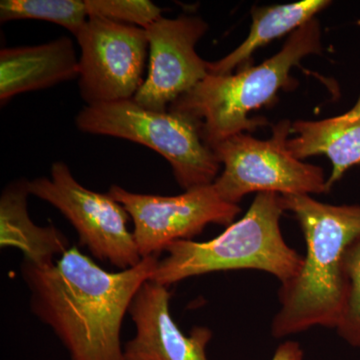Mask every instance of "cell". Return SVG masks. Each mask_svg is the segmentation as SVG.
I'll list each match as a JSON object with an SVG mask.
<instances>
[{"label": "cell", "mask_w": 360, "mask_h": 360, "mask_svg": "<svg viewBox=\"0 0 360 360\" xmlns=\"http://www.w3.org/2000/svg\"><path fill=\"white\" fill-rule=\"evenodd\" d=\"M158 260L142 258L132 269L108 272L71 246L45 266L23 259L20 274L32 293L33 314L51 328L70 360H125L123 319Z\"/></svg>", "instance_id": "1"}, {"label": "cell", "mask_w": 360, "mask_h": 360, "mask_svg": "<svg viewBox=\"0 0 360 360\" xmlns=\"http://www.w3.org/2000/svg\"><path fill=\"white\" fill-rule=\"evenodd\" d=\"M281 198L284 212H292L300 225L307 255L297 276L281 284L272 335L281 338L314 326L336 328L347 297L343 259L360 238V205H328L309 194Z\"/></svg>", "instance_id": "2"}, {"label": "cell", "mask_w": 360, "mask_h": 360, "mask_svg": "<svg viewBox=\"0 0 360 360\" xmlns=\"http://www.w3.org/2000/svg\"><path fill=\"white\" fill-rule=\"evenodd\" d=\"M321 51V26L316 18L291 33L281 51L264 63L234 75L208 73L168 110L198 123L201 139L212 148L233 135L266 125V120L250 117V113L276 103L281 90L292 89L297 84L291 77L293 68Z\"/></svg>", "instance_id": "3"}, {"label": "cell", "mask_w": 360, "mask_h": 360, "mask_svg": "<svg viewBox=\"0 0 360 360\" xmlns=\"http://www.w3.org/2000/svg\"><path fill=\"white\" fill-rule=\"evenodd\" d=\"M281 195L257 193L245 217L232 222L217 238L205 243L179 240L165 248L150 281L168 286L189 277L224 270L257 269L281 284L295 278L303 257L284 240Z\"/></svg>", "instance_id": "4"}, {"label": "cell", "mask_w": 360, "mask_h": 360, "mask_svg": "<svg viewBox=\"0 0 360 360\" xmlns=\"http://www.w3.org/2000/svg\"><path fill=\"white\" fill-rule=\"evenodd\" d=\"M75 124L84 134L127 139L160 153L184 191L219 177L221 165L201 139L198 123L176 111L148 110L132 98L85 105Z\"/></svg>", "instance_id": "5"}, {"label": "cell", "mask_w": 360, "mask_h": 360, "mask_svg": "<svg viewBox=\"0 0 360 360\" xmlns=\"http://www.w3.org/2000/svg\"><path fill=\"white\" fill-rule=\"evenodd\" d=\"M291 123L283 120L272 127L271 136L258 139L250 134L233 135L212 148L224 165L213 182L225 201L238 205L248 194L328 193L323 169L297 160L288 150Z\"/></svg>", "instance_id": "6"}, {"label": "cell", "mask_w": 360, "mask_h": 360, "mask_svg": "<svg viewBox=\"0 0 360 360\" xmlns=\"http://www.w3.org/2000/svg\"><path fill=\"white\" fill-rule=\"evenodd\" d=\"M28 191L30 195L58 208L75 227L80 245L97 259L120 270L141 264L124 207L108 193H96L82 186L63 161L52 165L51 176L28 180Z\"/></svg>", "instance_id": "7"}, {"label": "cell", "mask_w": 360, "mask_h": 360, "mask_svg": "<svg viewBox=\"0 0 360 360\" xmlns=\"http://www.w3.org/2000/svg\"><path fill=\"white\" fill-rule=\"evenodd\" d=\"M108 194L131 217L141 258L160 257L174 241L193 240L207 225L229 226L241 212L238 205L221 198L213 184L174 196L135 193L118 186Z\"/></svg>", "instance_id": "8"}, {"label": "cell", "mask_w": 360, "mask_h": 360, "mask_svg": "<svg viewBox=\"0 0 360 360\" xmlns=\"http://www.w3.org/2000/svg\"><path fill=\"white\" fill-rule=\"evenodd\" d=\"M75 37L82 51L78 86L86 105L134 98L144 82L148 49L146 30L89 18Z\"/></svg>", "instance_id": "9"}, {"label": "cell", "mask_w": 360, "mask_h": 360, "mask_svg": "<svg viewBox=\"0 0 360 360\" xmlns=\"http://www.w3.org/2000/svg\"><path fill=\"white\" fill-rule=\"evenodd\" d=\"M144 30L148 40V75L134 99L148 110H168L208 75V61L196 51L208 25L200 16H161Z\"/></svg>", "instance_id": "10"}, {"label": "cell", "mask_w": 360, "mask_h": 360, "mask_svg": "<svg viewBox=\"0 0 360 360\" xmlns=\"http://www.w3.org/2000/svg\"><path fill=\"white\" fill-rule=\"evenodd\" d=\"M169 300L167 286L150 279L142 283L129 309L136 333L123 347L125 360H208L212 331L198 326L184 335L170 314Z\"/></svg>", "instance_id": "11"}, {"label": "cell", "mask_w": 360, "mask_h": 360, "mask_svg": "<svg viewBox=\"0 0 360 360\" xmlns=\"http://www.w3.org/2000/svg\"><path fill=\"white\" fill-rule=\"evenodd\" d=\"M75 45L61 37L39 45L6 47L0 51V101L78 77Z\"/></svg>", "instance_id": "12"}, {"label": "cell", "mask_w": 360, "mask_h": 360, "mask_svg": "<svg viewBox=\"0 0 360 360\" xmlns=\"http://www.w3.org/2000/svg\"><path fill=\"white\" fill-rule=\"evenodd\" d=\"M288 148L291 155L303 160L326 155L330 161L328 191L342 179L348 169L360 165V92L354 105L343 115L321 120H298L291 123Z\"/></svg>", "instance_id": "13"}, {"label": "cell", "mask_w": 360, "mask_h": 360, "mask_svg": "<svg viewBox=\"0 0 360 360\" xmlns=\"http://www.w3.org/2000/svg\"><path fill=\"white\" fill-rule=\"evenodd\" d=\"M28 180H13L0 196V245L22 251L26 262L39 266L53 264L70 250V241L53 225L41 227L27 210Z\"/></svg>", "instance_id": "14"}, {"label": "cell", "mask_w": 360, "mask_h": 360, "mask_svg": "<svg viewBox=\"0 0 360 360\" xmlns=\"http://www.w3.org/2000/svg\"><path fill=\"white\" fill-rule=\"evenodd\" d=\"M333 4L329 0H304L291 4L251 7L250 34L231 53L217 61H208L210 75H231L250 66L253 54L274 41L291 34L302 25L316 18L317 14Z\"/></svg>", "instance_id": "15"}, {"label": "cell", "mask_w": 360, "mask_h": 360, "mask_svg": "<svg viewBox=\"0 0 360 360\" xmlns=\"http://www.w3.org/2000/svg\"><path fill=\"white\" fill-rule=\"evenodd\" d=\"M35 20L63 26L77 35L89 20L85 0H2L0 21Z\"/></svg>", "instance_id": "16"}, {"label": "cell", "mask_w": 360, "mask_h": 360, "mask_svg": "<svg viewBox=\"0 0 360 360\" xmlns=\"http://www.w3.org/2000/svg\"><path fill=\"white\" fill-rule=\"evenodd\" d=\"M343 269L347 297L336 329L348 345L360 347V238L355 239L345 251Z\"/></svg>", "instance_id": "17"}, {"label": "cell", "mask_w": 360, "mask_h": 360, "mask_svg": "<svg viewBox=\"0 0 360 360\" xmlns=\"http://www.w3.org/2000/svg\"><path fill=\"white\" fill-rule=\"evenodd\" d=\"M89 18H104L146 28L162 16V11L148 0H85Z\"/></svg>", "instance_id": "18"}, {"label": "cell", "mask_w": 360, "mask_h": 360, "mask_svg": "<svg viewBox=\"0 0 360 360\" xmlns=\"http://www.w3.org/2000/svg\"><path fill=\"white\" fill-rule=\"evenodd\" d=\"M272 360H303V350L295 341H286L279 345Z\"/></svg>", "instance_id": "19"}]
</instances>
